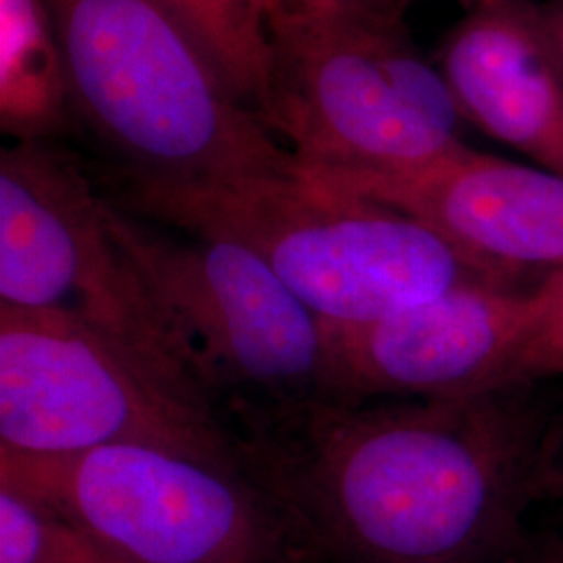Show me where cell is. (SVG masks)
I'll return each instance as SVG.
<instances>
[{
	"label": "cell",
	"instance_id": "6da1fadb",
	"mask_svg": "<svg viewBox=\"0 0 563 563\" xmlns=\"http://www.w3.org/2000/svg\"><path fill=\"white\" fill-rule=\"evenodd\" d=\"M242 472L334 563H507L547 420L528 388L460 399L228 405Z\"/></svg>",
	"mask_w": 563,
	"mask_h": 563
},
{
	"label": "cell",
	"instance_id": "7a4b0ae2",
	"mask_svg": "<svg viewBox=\"0 0 563 563\" xmlns=\"http://www.w3.org/2000/svg\"><path fill=\"white\" fill-rule=\"evenodd\" d=\"M97 181L109 201L146 222L241 244L322 322H376L467 284L520 286L463 260L401 211L305 172L184 184L102 174Z\"/></svg>",
	"mask_w": 563,
	"mask_h": 563
},
{
	"label": "cell",
	"instance_id": "3957f363",
	"mask_svg": "<svg viewBox=\"0 0 563 563\" xmlns=\"http://www.w3.org/2000/svg\"><path fill=\"white\" fill-rule=\"evenodd\" d=\"M78 123L113 157L104 174L216 181L301 174L163 0H48Z\"/></svg>",
	"mask_w": 563,
	"mask_h": 563
},
{
	"label": "cell",
	"instance_id": "277c9868",
	"mask_svg": "<svg viewBox=\"0 0 563 563\" xmlns=\"http://www.w3.org/2000/svg\"><path fill=\"white\" fill-rule=\"evenodd\" d=\"M260 104L307 174H401L460 148L463 118L402 18L355 15L269 27Z\"/></svg>",
	"mask_w": 563,
	"mask_h": 563
},
{
	"label": "cell",
	"instance_id": "5b68a950",
	"mask_svg": "<svg viewBox=\"0 0 563 563\" xmlns=\"http://www.w3.org/2000/svg\"><path fill=\"white\" fill-rule=\"evenodd\" d=\"M0 486L84 528L125 563H334L241 467L155 446L67 457L0 451Z\"/></svg>",
	"mask_w": 563,
	"mask_h": 563
},
{
	"label": "cell",
	"instance_id": "8992f818",
	"mask_svg": "<svg viewBox=\"0 0 563 563\" xmlns=\"http://www.w3.org/2000/svg\"><path fill=\"white\" fill-rule=\"evenodd\" d=\"M142 444L239 467L216 409L59 309L0 305V451L67 457Z\"/></svg>",
	"mask_w": 563,
	"mask_h": 563
},
{
	"label": "cell",
	"instance_id": "52a82bcc",
	"mask_svg": "<svg viewBox=\"0 0 563 563\" xmlns=\"http://www.w3.org/2000/svg\"><path fill=\"white\" fill-rule=\"evenodd\" d=\"M104 202L113 236L195 351L218 411L330 399L322 320L260 257Z\"/></svg>",
	"mask_w": 563,
	"mask_h": 563
},
{
	"label": "cell",
	"instance_id": "ba28073f",
	"mask_svg": "<svg viewBox=\"0 0 563 563\" xmlns=\"http://www.w3.org/2000/svg\"><path fill=\"white\" fill-rule=\"evenodd\" d=\"M537 284H467L369 323L322 322L330 399H460L490 393L523 332L555 299Z\"/></svg>",
	"mask_w": 563,
	"mask_h": 563
},
{
	"label": "cell",
	"instance_id": "9c48e42d",
	"mask_svg": "<svg viewBox=\"0 0 563 563\" xmlns=\"http://www.w3.org/2000/svg\"><path fill=\"white\" fill-rule=\"evenodd\" d=\"M309 176L413 218L499 280L534 284L563 269V176L539 165L462 144L401 174Z\"/></svg>",
	"mask_w": 563,
	"mask_h": 563
},
{
	"label": "cell",
	"instance_id": "30bf717a",
	"mask_svg": "<svg viewBox=\"0 0 563 563\" xmlns=\"http://www.w3.org/2000/svg\"><path fill=\"white\" fill-rule=\"evenodd\" d=\"M437 67L463 121L563 176V57L537 0H467Z\"/></svg>",
	"mask_w": 563,
	"mask_h": 563
},
{
	"label": "cell",
	"instance_id": "8fae6325",
	"mask_svg": "<svg viewBox=\"0 0 563 563\" xmlns=\"http://www.w3.org/2000/svg\"><path fill=\"white\" fill-rule=\"evenodd\" d=\"M78 123L67 57L48 0H0V130L57 142Z\"/></svg>",
	"mask_w": 563,
	"mask_h": 563
},
{
	"label": "cell",
	"instance_id": "7c38bea8",
	"mask_svg": "<svg viewBox=\"0 0 563 563\" xmlns=\"http://www.w3.org/2000/svg\"><path fill=\"white\" fill-rule=\"evenodd\" d=\"M201 46L230 90L255 115L262 104L272 44L255 0H163ZM260 118V115H257Z\"/></svg>",
	"mask_w": 563,
	"mask_h": 563
},
{
	"label": "cell",
	"instance_id": "4fadbf2b",
	"mask_svg": "<svg viewBox=\"0 0 563 563\" xmlns=\"http://www.w3.org/2000/svg\"><path fill=\"white\" fill-rule=\"evenodd\" d=\"M0 563H125L84 528L0 486Z\"/></svg>",
	"mask_w": 563,
	"mask_h": 563
},
{
	"label": "cell",
	"instance_id": "5bb4252c",
	"mask_svg": "<svg viewBox=\"0 0 563 563\" xmlns=\"http://www.w3.org/2000/svg\"><path fill=\"white\" fill-rule=\"evenodd\" d=\"M563 378V269L555 299L547 305L518 344L507 355L493 380V390L532 388L534 384Z\"/></svg>",
	"mask_w": 563,
	"mask_h": 563
},
{
	"label": "cell",
	"instance_id": "9a60e30c",
	"mask_svg": "<svg viewBox=\"0 0 563 563\" xmlns=\"http://www.w3.org/2000/svg\"><path fill=\"white\" fill-rule=\"evenodd\" d=\"M263 21L269 27L292 21L384 15L402 18L411 0H255Z\"/></svg>",
	"mask_w": 563,
	"mask_h": 563
},
{
	"label": "cell",
	"instance_id": "2e32d148",
	"mask_svg": "<svg viewBox=\"0 0 563 563\" xmlns=\"http://www.w3.org/2000/svg\"><path fill=\"white\" fill-rule=\"evenodd\" d=\"M534 490L537 499L563 501V413L544 426Z\"/></svg>",
	"mask_w": 563,
	"mask_h": 563
},
{
	"label": "cell",
	"instance_id": "e0dca14e",
	"mask_svg": "<svg viewBox=\"0 0 563 563\" xmlns=\"http://www.w3.org/2000/svg\"><path fill=\"white\" fill-rule=\"evenodd\" d=\"M507 563H563V537L523 534Z\"/></svg>",
	"mask_w": 563,
	"mask_h": 563
},
{
	"label": "cell",
	"instance_id": "ac0fdd59",
	"mask_svg": "<svg viewBox=\"0 0 563 563\" xmlns=\"http://www.w3.org/2000/svg\"><path fill=\"white\" fill-rule=\"evenodd\" d=\"M541 7H543L544 23L563 57V0H547L541 2Z\"/></svg>",
	"mask_w": 563,
	"mask_h": 563
},
{
	"label": "cell",
	"instance_id": "d6986e66",
	"mask_svg": "<svg viewBox=\"0 0 563 563\" xmlns=\"http://www.w3.org/2000/svg\"><path fill=\"white\" fill-rule=\"evenodd\" d=\"M562 504H563V501H562Z\"/></svg>",
	"mask_w": 563,
	"mask_h": 563
}]
</instances>
